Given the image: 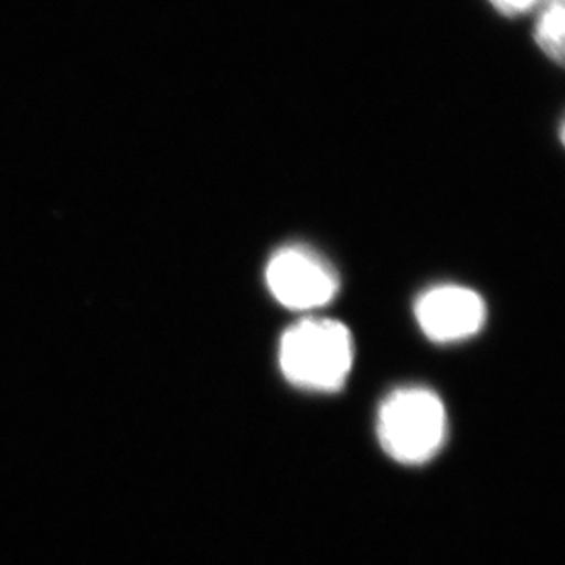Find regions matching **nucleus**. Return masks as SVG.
Here are the masks:
<instances>
[{
  "label": "nucleus",
  "instance_id": "f257e3e1",
  "mask_svg": "<svg viewBox=\"0 0 565 565\" xmlns=\"http://www.w3.org/2000/svg\"><path fill=\"white\" fill-rule=\"evenodd\" d=\"M278 363L284 377L299 388L337 392L352 372V333L337 320H300L280 339Z\"/></svg>",
  "mask_w": 565,
  "mask_h": 565
},
{
  "label": "nucleus",
  "instance_id": "f03ea898",
  "mask_svg": "<svg viewBox=\"0 0 565 565\" xmlns=\"http://www.w3.org/2000/svg\"><path fill=\"white\" fill-rule=\"evenodd\" d=\"M377 436L384 452L397 463H427L447 439L445 405L436 392L423 386L394 390L379 408Z\"/></svg>",
  "mask_w": 565,
  "mask_h": 565
},
{
  "label": "nucleus",
  "instance_id": "7ed1b4c3",
  "mask_svg": "<svg viewBox=\"0 0 565 565\" xmlns=\"http://www.w3.org/2000/svg\"><path fill=\"white\" fill-rule=\"evenodd\" d=\"M266 284L278 305L310 311L335 299L341 278L335 267L310 247L286 246L267 262Z\"/></svg>",
  "mask_w": 565,
  "mask_h": 565
},
{
  "label": "nucleus",
  "instance_id": "20e7f679",
  "mask_svg": "<svg viewBox=\"0 0 565 565\" xmlns=\"http://www.w3.org/2000/svg\"><path fill=\"white\" fill-rule=\"evenodd\" d=\"M416 320L427 339L452 344L476 335L487 320L486 300L475 289L441 284L427 289L416 302Z\"/></svg>",
  "mask_w": 565,
  "mask_h": 565
},
{
  "label": "nucleus",
  "instance_id": "39448f33",
  "mask_svg": "<svg viewBox=\"0 0 565 565\" xmlns=\"http://www.w3.org/2000/svg\"><path fill=\"white\" fill-rule=\"evenodd\" d=\"M564 0H551L536 22V44L551 61L564 63Z\"/></svg>",
  "mask_w": 565,
  "mask_h": 565
},
{
  "label": "nucleus",
  "instance_id": "423d86ee",
  "mask_svg": "<svg viewBox=\"0 0 565 565\" xmlns=\"http://www.w3.org/2000/svg\"><path fill=\"white\" fill-rule=\"evenodd\" d=\"M540 0H491V4L498 11H502L503 15H518V13H525L534 6L539 4Z\"/></svg>",
  "mask_w": 565,
  "mask_h": 565
}]
</instances>
